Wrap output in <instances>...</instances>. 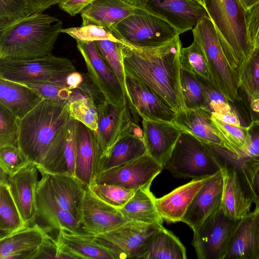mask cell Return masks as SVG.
Returning <instances> with one entry per match:
<instances>
[{
	"instance_id": "6da1fadb",
	"label": "cell",
	"mask_w": 259,
	"mask_h": 259,
	"mask_svg": "<svg viewBox=\"0 0 259 259\" xmlns=\"http://www.w3.org/2000/svg\"><path fill=\"white\" fill-rule=\"evenodd\" d=\"M72 118L68 101L44 99L20 120L18 147L47 172L66 173L64 150Z\"/></svg>"
},
{
	"instance_id": "7a4b0ae2",
	"label": "cell",
	"mask_w": 259,
	"mask_h": 259,
	"mask_svg": "<svg viewBox=\"0 0 259 259\" xmlns=\"http://www.w3.org/2000/svg\"><path fill=\"white\" fill-rule=\"evenodd\" d=\"M182 48L179 36L154 48L121 46L125 74L148 85L176 112L185 109L180 78Z\"/></svg>"
},
{
	"instance_id": "3957f363",
	"label": "cell",
	"mask_w": 259,
	"mask_h": 259,
	"mask_svg": "<svg viewBox=\"0 0 259 259\" xmlns=\"http://www.w3.org/2000/svg\"><path fill=\"white\" fill-rule=\"evenodd\" d=\"M62 29L60 19L42 13L0 27V59L29 60L52 54Z\"/></svg>"
},
{
	"instance_id": "277c9868",
	"label": "cell",
	"mask_w": 259,
	"mask_h": 259,
	"mask_svg": "<svg viewBox=\"0 0 259 259\" xmlns=\"http://www.w3.org/2000/svg\"><path fill=\"white\" fill-rule=\"evenodd\" d=\"M204 3L227 59L239 74L254 48L248 32L246 10L240 0H204Z\"/></svg>"
},
{
	"instance_id": "5b68a950",
	"label": "cell",
	"mask_w": 259,
	"mask_h": 259,
	"mask_svg": "<svg viewBox=\"0 0 259 259\" xmlns=\"http://www.w3.org/2000/svg\"><path fill=\"white\" fill-rule=\"evenodd\" d=\"M192 31L193 40L205 57L213 84L229 102L238 101L239 74L229 64L209 16L199 20Z\"/></svg>"
},
{
	"instance_id": "8992f818",
	"label": "cell",
	"mask_w": 259,
	"mask_h": 259,
	"mask_svg": "<svg viewBox=\"0 0 259 259\" xmlns=\"http://www.w3.org/2000/svg\"><path fill=\"white\" fill-rule=\"evenodd\" d=\"M221 167L218 158L203 142L183 132L164 168L175 178L201 179L215 175Z\"/></svg>"
},
{
	"instance_id": "52a82bcc",
	"label": "cell",
	"mask_w": 259,
	"mask_h": 259,
	"mask_svg": "<svg viewBox=\"0 0 259 259\" xmlns=\"http://www.w3.org/2000/svg\"><path fill=\"white\" fill-rule=\"evenodd\" d=\"M116 29L122 43L141 49L161 46L181 34L167 20L143 7H136Z\"/></svg>"
},
{
	"instance_id": "ba28073f",
	"label": "cell",
	"mask_w": 259,
	"mask_h": 259,
	"mask_svg": "<svg viewBox=\"0 0 259 259\" xmlns=\"http://www.w3.org/2000/svg\"><path fill=\"white\" fill-rule=\"evenodd\" d=\"M75 71L69 59L52 54L29 60L0 59V78L20 84L54 82L66 84L67 76Z\"/></svg>"
},
{
	"instance_id": "9c48e42d",
	"label": "cell",
	"mask_w": 259,
	"mask_h": 259,
	"mask_svg": "<svg viewBox=\"0 0 259 259\" xmlns=\"http://www.w3.org/2000/svg\"><path fill=\"white\" fill-rule=\"evenodd\" d=\"M239 220L227 217L221 208L193 231L192 244L199 259H225Z\"/></svg>"
},
{
	"instance_id": "30bf717a",
	"label": "cell",
	"mask_w": 259,
	"mask_h": 259,
	"mask_svg": "<svg viewBox=\"0 0 259 259\" xmlns=\"http://www.w3.org/2000/svg\"><path fill=\"white\" fill-rule=\"evenodd\" d=\"M125 102L134 121L142 119L172 122L175 111L145 83L125 74Z\"/></svg>"
},
{
	"instance_id": "8fae6325",
	"label": "cell",
	"mask_w": 259,
	"mask_h": 259,
	"mask_svg": "<svg viewBox=\"0 0 259 259\" xmlns=\"http://www.w3.org/2000/svg\"><path fill=\"white\" fill-rule=\"evenodd\" d=\"M87 69L88 77L103 95L105 102L118 106L126 104L123 90L116 76L101 55L95 41H76Z\"/></svg>"
},
{
	"instance_id": "7c38bea8",
	"label": "cell",
	"mask_w": 259,
	"mask_h": 259,
	"mask_svg": "<svg viewBox=\"0 0 259 259\" xmlns=\"http://www.w3.org/2000/svg\"><path fill=\"white\" fill-rule=\"evenodd\" d=\"M163 168L148 154L128 162L98 172L93 181L135 191L150 186Z\"/></svg>"
},
{
	"instance_id": "4fadbf2b",
	"label": "cell",
	"mask_w": 259,
	"mask_h": 259,
	"mask_svg": "<svg viewBox=\"0 0 259 259\" xmlns=\"http://www.w3.org/2000/svg\"><path fill=\"white\" fill-rule=\"evenodd\" d=\"M157 226L128 221L109 231L93 235V240L113 259H133L145 238Z\"/></svg>"
},
{
	"instance_id": "5bb4252c",
	"label": "cell",
	"mask_w": 259,
	"mask_h": 259,
	"mask_svg": "<svg viewBox=\"0 0 259 259\" xmlns=\"http://www.w3.org/2000/svg\"><path fill=\"white\" fill-rule=\"evenodd\" d=\"M37 166L28 162L8 176V184L20 213L27 225L36 219V192L38 182Z\"/></svg>"
},
{
	"instance_id": "9a60e30c",
	"label": "cell",
	"mask_w": 259,
	"mask_h": 259,
	"mask_svg": "<svg viewBox=\"0 0 259 259\" xmlns=\"http://www.w3.org/2000/svg\"><path fill=\"white\" fill-rule=\"evenodd\" d=\"M41 178L36 192V218L46 223L50 228L58 231L66 228L75 232H84L81 223L64 209L56 199L45 171L38 168Z\"/></svg>"
},
{
	"instance_id": "2e32d148",
	"label": "cell",
	"mask_w": 259,
	"mask_h": 259,
	"mask_svg": "<svg viewBox=\"0 0 259 259\" xmlns=\"http://www.w3.org/2000/svg\"><path fill=\"white\" fill-rule=\"evenodd\" d=\"M143 8L167 20L181 34L208 16L205 8L194 0H150Z\"/></svg>"
},
{
	"instance_id": "e0dca14e",
	"label": "cell",
	"mask_w": 259,
	"mask_h": 259,
	"mask_svg": "<svg viewBox=\"0 0 259 259\" xmlns=\"http://www.w3.org/2000/svg\"><path fill=\"white\" fill-rule=\"evenodd\" d=\"M127 222L119 209L103 201L87 188L81 208V228L84 232L96 235L113 230Z\"/></svg>"
},
{
	"instance_id": "ac0fdd59",
	"label": "cell",
	"mask_w": 259,
	"mask_h": 259,
	"mask_svg": "<svg viewBox=\"0 0 259 259\" xmlns=\"http://www.w3.org/2000/svg\"><path fill=\"white\" fill-rule=\"evenodd\" d=\"M223 179L221 171L208 178L194 197L181 222L193 231L221 208Z\"/></svg>"
},
{
	"instance_id": "d6986e66",
	"label": "cell",
	"mask_w": 259,
	"mask_h": 259,
	"mask_svg": "<svg viewBox=\"0 0 259 259\" xmlns=\"http://www.w3.org/2000/svg\"><path fill=\"white\" fill-rule=\"evenodd\" d=\"M142 125L147 154L164 168L183 131L172 122L143 119Z\"/></svg>"
},
{
	"instance_id": "ffe728a7",
	"label": "cell",
	"mask_w": 259,
	"mask_h": 259,
	"mask_svg": "<svg viewBox=\"0 0 259 259\" xmlns=\"http://www.w3.org/2000/svg\"><path fill=\"white\" fill-rule=\"evenodd\" d=\"M147 154L142 128L130 117L110 152L101 161L98 172L128 162Z\"/></svg>"
},
{
	"instance_id": "44dd1931",
	"label": "cell",
	"mask_w": 259,
	"mask_h": 259,
	"mask_svg": "<svg viewBox=\"0 0 259 259\" xmlns=\"http://www.w3.org/2000/svg\"><path fill=\"white\" fill-rule=\"evenodd\" d=\"M223 179L221 209L232 220H239L251 211L253 203L243 184L239 172L234 164L221 163Z\"/></svg>"
},
{
	"instance_id": "7402d4cb",
	"label": "cell",
	"mask_w": 259,
	"mask_h": 259,
	"mask_svg": "<svg viewBox=\"0 0 259 259\" xmlns=\"http://www.w3.org/2000/svg\"><path fill=\"white\" fill-rule=\"evenodd\" d=\"M97 111L98 127L94 133L100 163L108 155L118 140L126 121L132 117L126 104L118 106L105 102L97 108Z\"/></svg>"
},
{
	"instance_id": "603a6c76",
	"label": "cell",
	"mask_w": 259,
	"mask_h": 259,
	"mask_svg": "<svg viewBox=\"0 0 259 259\" xmlns=\"http://www.w3.org/2000/svg\"><path fill=\"white\" fill-rule=\"evenodd\" d=\"M47 230L35 223L0 237V259H34Z\"/></svg>"
},
{
	"instance_id": "cb8c5ba5",
	"label": "cell",
	"mask_w": 259,
	"mask_h": 259,
	"mask_svg": "<svg viewBox=\"0 0 259 259\" xmlns=\"http://www.w3.org/2000/svg\"><path fill=\"white\" fill-rule=\"evenodd\" d=\"M136 8L124 0H96L81 12V26L102 27L119 40L116 27L123 19L134 14Z\"/></svg>"
},
{
	"instance_id": "d4e9b609",
	"label": "cell",
	"mask_w": 259,
	"mask_h": 259,
	"mask_svg": "<svg viewBox=\"0 0 259 259\" xmlns=\"http://www.w3.org/2000/svg\"><path fill=\"white\" fill-rule=\"evenodd\" d=\"M100 160L94 132L77 121L74 175L87 187L98 172Z\"/></svg>"
},
{
	"instance_id": "484cf974",
	"label": "cell",
	"mask_w": 259,
	"mask_h": 259,
	"mask_svg": "<svg viewBox=\"0 0 259 259\" xmlns=\"http://www.w3.org/2000/svg\"><path fill=\"white\" fill-rule=\"evenodd\" d=\"M225 259H259V206L239 220Z\"/></svg>"
},
{
	"instance_id": "4316f807",
	"label": "cell",
	"mask_w": 259,
	"mask_h": 259,
	"mask_svg": "<svg viewBox=\"0 0 259 259\" xmlns=\"http://www.w3.org/2000/svg\"><path fill=\"white\" fill-rule=\"evenodd\" d=\"M134 259H186V249L172 233L159 225L147 236Z\"/></svg>"
},
{
	"instance_id": "83f0119b",
	"label": "cell",
	"mask_w": 259,
	"mask_h": 259,
	"mask_svg": "<svg viewBox=\"0 0 259 259\" xmlns=\"http://www.w3.org/2000/svg\"><path fill=\"white\" fill-rule=\"evenodd\" d=\"M45 172L58 203L81 224L82 203L88 187L67 173Z\"/></svg>"
},
{
	"instance_id": "f1b7e54d",
	"label": "cell",
	"mask_w": 259,
	"mask_h": 259,
	"mask_svg": "<svg viewBox=\"0 0 259 259\" xmlns=\"http://www.w3.org/2000/svg\"><path fill=\"white\" fill-rule=\"evenodd\" d=\"M208 178L192 179L166 195L156 198V206L162 220L168 223L182 221L194 197Z\"/></svg>"
},
{
	"instance_id": "f546056e",
	"label": "cell",
	"mask_w": 259,
	"mask_h": 259,
	"mask_svg": "<svg viewBox=\"0 0 259 259\" xmlns=\"http://www.w3.org/2000/svg\"><path fill=\"white\" fill-rule=\"evenodd\" d=\"M172 122L205 145L223 147L214 130L211 113L206 109H184L178 111Z\"/></svg>"
},
{
	"instance_id": "4dcf8cb0",
	"label": "cell",
	"mask_w": 259,
	"mask_h": 259,
	"mask_svg": "<svg viewBox=\"0 0 259 259\" xmlns=\"http://www.w3.org/2000/svg\"><path fill=\"white\" fill-rule=\"evenodd\" d=\"M44 99L27 87L0 78V105L19 119Z\"/></svg>"
},
{
	"instance_id": "1f68e13d",
	"label": "cell",
	"mask_w": 259,
	"mask_h": 259,
	"mask_svg": "<svg viewBox=\"0 0 259 259\" xmlns=\"http://www.w3.org/2000/svg\"><path fill=\"white\" fill-rule=\"evenodd\" d=\"M150 186L137 190L119 210L127 221L137 222L154 226L162 225L163 220L155 204L156 198L150 190Z\"/></svg>"
},
{
	"instance_id": "d6a6232c",
	"label": "cell",
	"mask_w": 259,
	"mask_h": 259,
	"mask_svg": "<svg viewBox=\"0 0 259 259\" xmlns=\"http://www.w3.org/2000/svg\"><path fill=\"white\" fill-rule=\"evenodd\" d=\"M57 237L75 258L113 259L106 250L95 242L93 235L62 228L58 231Z\"/></svg>"
},
{
	"instance_id": "836d02e7",
	"label": "cell",
	"mask_w": 259,
	"mask_h": 259,
	"mask_svg": "<svg viewBox=\"0 0 259 259\" xmlns=\"http://www.w3.org/2000/svg\"><path fill=\"white\" fill-rule=\"evenodd\" d=\"M0 173V237H2L28 225L23 220L11 194L9 176L2 170Z\"/></svg>"
},
{
	"instance_id": "e575fe53",
	"label": "cell",
	"mask_w": 259,
	"mask_h": 259,
	"mask_svg": "<svg viewBox=\"0 0 259 259\" xmlns=\"http://www.w3.org/2000/svg\"><path fill=\"white\" fill-rule=\"evenodd\" d=\"M211 118L215 131L220 139L223 148L230 153L236 154L245 149L252 138L250 126H236L223 122L214 117Z\"/></svg>"
},
{
	"instance_id": "d590c367",
	"label": "cell",
	"mask_w": 259,
	"mask_h": 259,
	"mask_svg": "<svg viewBox=\"0 0 259 259\" xmlns=\"http://www.w3.org/2000/svg\"><path fill=\"white\" fill-rule=\"evenodd\" d=\"M71 117L84 124L94 132L98 127V113L94 101L78 89L72 90L68 101Z\"/></svg>"
},
{
	"instance_id": "8d00e7d4",
	"label": "cell",
	"mask_w": 259,
	"mask_h": 259,
	"mask_svg": "<svg viewBox=\"0 0 259 259\" xmlns=\"http://www.w3.org/2000/svg\"><path fill=\"white\" fill-rule=\"evenodd\" d=\"M181 85L185 109H206L203 86L196 74L181 69Z\"/></svg>"
},
{
	"instance_id": "74e56055",
	"label": "cell",
	"mask_w": 259,
	"mask_h": 259,
	"mask_svg": "<svg viewBox=\"0 0 259 259\" xmlns=\"http://www.w3.org/2000/svg\"><path fill=\"white\" fill-rule=\"evenodd\" d=\"M240 88L250 101L259 99V48L254 47L239 71Z\"/></svg>"
},
{
	"instance_id": "f35d334b",
	"label": "cell",
	"mask_w": 259,
	"mask_h": 259,
	"mask_svg": "<svg viewBox=\"0 0 259 259\" xmlns=\"http://www.w3.org/2000/svg\"><path fill=\"white\" fill-rule=\"evenodd\" d=\"M88 188L97 197L118 209L123 207L136 191L116 185L98 184L94 181Z\"/></svg>"
},
{
	"instance_id": "ab89813d",
	"label": "cell",
	"mask_w": 259,
	"mask_h": 259,
	"mask_svg": "<svg viewBox=\"0 0 259 259\" xmlns=\"http://www.w3.org/2000/svg\"><path fill=\"white\" fill-rule=\"evenodd\" d=\"M95 42L105 62L119 80L125 96V73L121 56L123 43L109 40Z\"/></svg>"
},
{
	"instance_id": "60d3db41",
	"label": "cell",
	"mask_w": 259,
	"mask_h": 259,
	"mask_svg": "<svg viewBox=\"0 0 259 259\" xmlns=\"http://www.w3.org/2000/svg\"><path fill=\"white\" fill-rule=\"evenodd\" d=\"M180 60L182 68L213 82L205 57L195 41L193 40L187 47L182 48Z\"/></svg>"
},
{
	"instance_id": "b9f144b4",
	"label": "cell",
	"mask_w": 259,
	"mask_h": 259,
	"mask_svg": "<svg viewBox=\"0 0 259 259\" xmlns=\"http://www.w3.org/2000/svg\"><path fill=\"white\" fill-rule=\"evenodd\" d=\"M234 165L238 168L244 187L252 202L259 206V157Z\"/></svg>"
},
{
	"instance_id": "7bdbcfd3",
	"label": "cell",
	"mask_w": 259,
	"mask_h": 259,
	"mask_svg": "<svg viewBox=\"0 0 259 259\" xmlns=\"http://www.w3.org/2000/svg\"><path fill=\"white\" fill-rule=\"evenodd\" d=\"M205 145L214 154L220 163L239 164L259 157V132L254 135L252 134L251 140L248 145L236 154L230 153L222 147Z\"/></svg>"
},
{
	"instance_id": "ee69618b",
	"label": "cell",
	"mask_w": 259,
	"mask_h": 259,
	"mask_svg": "<svg viewBox=\"0 0 259 259\" xmlns=\"http://www.w3.org/2000/svg\"><path fill=\"white\" fill-rule=\"evenodd\" d=\"M61 33H66L74 38L76 41L81 42H89L103 40H109L121 42L104 28L95 25L63 28Z\"/></svg>"
},
{
	"instance_id": "f6af8a7d",
	"label": "cell",
	"mask_w": 259,
	"mask_h": 259,
	"mask_svg": "<svg viewBox=\"0 0 259 259\" xmlns=\"http://www.w3.org/2000/svg\"><path fill=\"white\" fill-rule=\"evenodd\" d=\"M19 119L0 105V147H18Z\"/></svg>"
},
{
	"instance_id": "bcb514c9",
	"label": "cell",
	"mask_w": 259,
	"mask_h": 259,
	"mask_svg": "<svg viewBox=\"0 0 259 259\" xmlns=\"http://www.w3.org/2000/svg\"><path fill=\"white\" fill-rule=\"evenodd\" d=\"M196 76L203 88L207 110L211 113H222L232 109L228 102L229 101L212 81Z\"/></svg>"
},
{
	"instance_id": "7dc6e473",
	"label": "cell",
	"mask_w": 259,
	"mask_h": 259,
	"mask_svg": "<svg viewBox=\"0 0 259 259\" xmlns=\"http://www.w3.org/2000/svg\"><path fill=\"white\" fill-rule=\"evenodd\" d=\"M28 162L18 147L12 145L0 147V169L8 176Z\"/></svg>"
},
{
	"instance_id": "c3c4849f",
	"label": "cell",
	"mask_w": 259,
	"mask_h": 259,
	"mask_svg": "<svg viewBox=\"0 0 259 259\" xmlns=\"http://www.w3.org/2000/svg\"><path fill=\"white\" fill-rule=\"evenodd\" d=\"M32 89L43 99L62 100L68 101L72 90L67 85L54 82L22 84Z\"/></svg>"
},
{
	"instance_id": "681fc988",
	"label": "cell",
	"mask_w": 259,
	"mask_h": 259,
	"mask_svg": "<svg viewBox=\"0 0 259 259\" xmlns=\"http://www.w3.org/2000/svg\"><path fill=\"white\" fill-rule=\"evenodd\" d=\"M27 15L24 0H0V27Z\"/></svg>"
},
{
	"instance_id": "f907efd6",
	"label": "cell",
	"mask_w": 259,
	"mask_h": 259,
	"mask_svg": "<svg viewBox=\"0 0 259 259\" xmlns=\"http://www.w3.org/2000/svg\"><path fill=\"white\" fill-rule=\"evenodd\" d=\"M77 120L71 119L64 150L66 173L75 177Z\"/></svg>"
},
{
	"instance_id": "816d5d0a",
	"label": "cell",
	"mask_w": 259,
	"mask_h": 259,
	"mask_svg": "<svg viewBox=\"0 0 259 259\" xmlns=\"http://www.w3.org/2000/svg\"><path fill=\"white\" fill-rule=\"evenodd\" d=\"M248 34L254 47L259 48V2L246 11Z\"/></svg>"
},
{
	"instance_id": "f5cc1de1",
	"label": "cell",
	"mask_w": 259,
	"mask_h": 259,
	"mask_svg": "<svg viewBox=\"0 0 259 259\" xmlns=\"http://www.w3.org/2000/svg\"><path fill=\"white\" fill-rule=\"evenodd\" d=\"M96 0H58V5L60 9L71 16L81 12Z\"/></svg>"
},
{
	"instance_id": "db71d44e",
	"label": "cell",
	"mask_w": 259,
	"mask_h": 259,
	"mask_svg": "<svg viewBox=\"0 0 259 259\" xmlns=\"http://www.w3.org/2000/svg\"><path fill=\"white\" fill-rule=\"evenodd\" d=\"M57 250L56 239L48 234L35 258H57Z\"/></svg>"
},
{
	"instance_id": "11a10c76",
	"label": "cell",
	"mask_w": 259,
	"mask_h": 259,
	"mask_svg": "<svg viewBox=\"0 0 259 259\" xmlns=\"http://www.w3.org/2000/svg\"><path fill=\"white\" fill-rule=\"evenodd\" d=\"M27 9V15L36 13H42L56 4L58 0H24Z\"/></svg>"
},
{
	"instance_id": "9f6ffc18",
	"label": "cell",
	"mask_w": 259,
	"mask_h": 259,
	"mask_svg": "<svg viewBox=\"0 0 259 259\" xmlns=\"http://www.w3.org/2000/svg\"><path fill=\"white\" fill-rule=\"evenodd\" d=\"M211 114L214 117L225 123L236 126L241 125L238 115L232 109L222 113Z\"/></svg>"
},
{
	"instance_id": "6f0895ef",
	"label": "cell",
	"mask_w": 259,
	"mask_h": 259,
	"mask_svg": "<svg viewBox=\"0 0 259 259\" xmlns=\"http://www.w3.org/2000/svg\"><path fill=\"white\" fill-rule=\"evenodd\" d=\"M83 77L82 75L76 71L70 73L66 79V84L68 88L73 90L77 89L82 83Z\"/></svg>"
},
{
	"instance_id": "680465c9",
	"label": "cell",
	"mask_w": 259,
	"mask_h": 259,
	"mask_svg": "<svg viewBox=\"0 0 259 259\" xmlns=\"http://www.w3.org/2000/svg\"><path fill=\"white\" fill-rule=\"evenodd\" d=\"M250 108L253 114V119L250 125L259 126V99L251 101Z\"/></svg>"
},
{
	"instance_id": "91938a15",
	"label": "cell",
	"mask_w": 259,
	"mask_h": 259,
	"mask_svg": "<svg viewBox=\"0 0 259 259\" xmlns=\"http://www.w3.org/2000/svg\"><path fill=\"white\" fill-rule=\"evenodd\" d=\"M128 4L136 7H143L150 0H124Z\"/></svg>"
},
{
	"instance_id": "94428289",
	"label": "cell",
	"mask_w": 259,
	"mask_h": 259,
	"mask_svg": "<svg viewBox=\"0 0 259 259\" xmlns=\"http://www.w3.org/2000/svg\"><path fill=\"white\" fill-rule=\"evenodd\" d=\"M244 9L247 10L259 2V0H240Z\"/></svg>"
},
{
	"instance_id": "6125c7cd",
	"label": "cell",
	"mask_w": 259,
	"mask_h": 259,
	"mask_svg": "<svg viewBox=\"0 0 259 259\" xmlns=\"http://www.w3.org/2000/svg\"><path fill=\"white\" fill-rule=\"evenodd\" d=\"M194 1H195L197 3L200 4L201 5H202L203 7H204V0H194Z\"/></svg>"
}]
</instances>
